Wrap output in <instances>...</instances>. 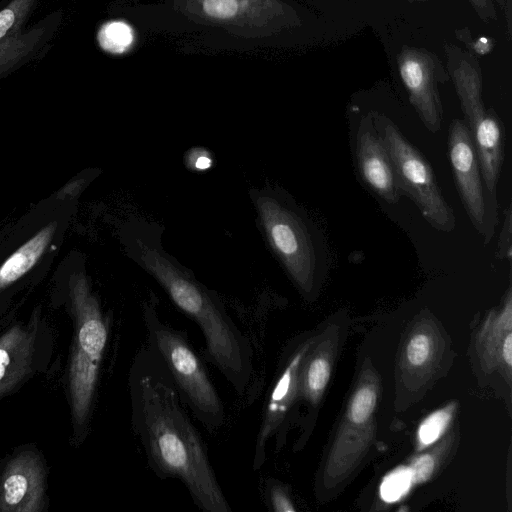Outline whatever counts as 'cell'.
<instances>
[{"label":"cell","instance_id":"1","mask_svg":"<svg viewBox=\"0 0 512 512\" xmlns=\"http://www.w3.org/2000/svg\"><path fill=\"white\" fill-rule=\"evenodd\" d=\"M128 389L131 426L153 473L161 480L181 481L202 511L231 512L205 442L169 372L147 345L132 360Z\"/></svg>","mask_w":512,"mask_h":512},{"label":"cell","instance_id":"2","mask_svg":"<svg viewBox=\"0 0 512 512\" xmlns=\"http://www.w3.org/2000/svg\"><path fill=\"white\" fill-rule=\"evenodd\" d=\"M162 234L163 227L157 223L129 218L121 233L126 255L198 325L205 341L206 359L239 396L244 395L254 371L249 339L233 321L220 296L164 249Z\"/></svg>","mask_w":512,"mask_h":512},{"label":"cell","instance_id":"3","mask_svg":"<svg viewBox=\"0 0 512 512\" xmlns=\"http://www.w3.org/2000/svg\"><path fill=\"white\" fill-rule=\"evenodd\" d=\"M259 230L298 291L310 299L323 275L324 252L304 210L277 186L251 188Z\"/></svg>","mask_w":512,"mask_h":512},{"label":"cell","instance_id":"4","mask_svg":"<svg viewBox=\"0 0 512 512\" xmlns=\"http://www.w3.org/2000/svg\"><path fill=\"white\" fill-rule=\"evenodd\" d=\"M142 318L146 345L163 362L186 408L210 433L218 431L225 422L224 404L186 331L160 318L153 297L143 302Z\"/></svg>","mask_w":512,"mask_h":512},{"label":"cell","instance_id":"5","mask_svg":"<svg viewBox=\"0 0 512 512\" xmlns=\"http://www.w3.org/2000/svg\"><path fill=\"white\" fill-rule=\"evenodd\" d=\"M74 315V338L69 363V391L73 421L78 430L87 425L99 370L108 340V325L97 297L83 273L69 281Z\"/></svg>","mask_w":512,"mask_h":512},{"label":"cell","instance_id":"6","mask_svg":"<svg viewBox=\"0 0 512 512\" xmlns=\"http://www.w3.org/2000/svg\"><path fill=\"white\" fill-rule=\"evenodd\" d=\"M448 75L458 94L478 156L483 183L494 195L502 163L504 128L497 114L482 101V78L475 56L455 45L445 48Z\"/></svg>","mask_w":512,"mask_h":512},{"label":"cell","instance_id":"7","mask_svg":"<svg viewBox=\"0 0 512 512\" xmlns=\"http://www.w3.org/2000/svg\"><path fill=\"white\" fill-rule=\"evenodd\" d=\"M377 128L392 161L397 183L417 205L425 219L437 230L450 232L456 219L425 157L385 117H378Z\"/></svg>","mask_w":512,"mask_h":512},{"label":"cell","instance_id":"8","mask_svg":"<svg viewBox=\"0 0 512 512\" xmlns=\"http://www.w3.org/2000/svg\"><path fill=\"white\" fill-rule=\"evenodd\" d=\"M314 337H301L285 349L278 366L277 375L270 388L262 412V419L255 441L252 467L260 469L267 458V446L275 439L280 448L292 411L299 400V379L303 360Z\"/></svg>","mask_w":512,"mask_h":512},{"label":"cell","instance_id":"9","mask_svg":"<svg viewBox=\"0 0 512 512\" xmlns=\"http://www.w3.org/2000/svg\"><path fill=\"white\" fill-rule=\"evenodd\" d=\"M449 159L462 203L476 228L489 243L494 234V206L486 199L484 183L474 142L465 122L454 119L449 128Z\"/></svg>","mask_w":512,"mask_h":512},{"label":"cell","instance_id":"10","mask_svg":"<svg viewBox=\"0 0 512 512\" xmlns=\"http://www.w3.org/2000/svg\"><path fill=\"white\" fill-rule=\"evenodd\" d=\"M397 65L409 100L423 124L430 132H438L443 119L438 83L448 80L449 75L435 55L419 48H403Z\"/></svg>","mask_w":512,"mask_h":512},{"label":"cell","instance_id":"11","mask_svg":"<svg viewBox=\"0 0 512 512\" xmlns=\"http://www.w3.org/2000/svg\"><path fill=\"white\" fill-rule=\"evenodd\" d=\"M44 504V465L35 453L23 452L9 461L0 478V511L40 512Z\"/></svg>","mask_w":512,"mask_h":512},{"label":"cell","instance_id":"12","mask_svg":"<svg viewBox=\"0 0 512 512\" xmlns=\"http://www.w3.org/2000/svg\"><path fill=\"white\" fill-rule=\"evenodd\" d=\"M356 160L366 184L384 201L396 204L401 190L389 153L371 116L365 118L358 129Z\"/></svg>","mask_w":512,"mask_h":512},{"label":"cell","instance_id":"13","mask_svg":"<svg viewBox=\"0 0 512 512\" xmlns=\"http://www.w3.org/2000/svg\"><path fill=\"white\" fill-rule=\"evenodd\" d=\"M37 319L14 325L0 337V397L30 372L35 354Z\"/></svg>","mask_w":512,"mask_h":512},{"label":"cell","instance_id":"14","mask_svg":"<svg viewBox=\"0 0 512 512\" xmlns=\"http://www.w3.org/2000/svg\"><path fill=\"white\" fill-rule=\"evenodd\" d=\"M512 299L509 288L504 306L491 312L477 339V350L487 371L502 365L511 374L512 365Z\"/></svg>","mask_w":512,"mask_h":512},{"label":"cell","instance_id":"15","mask_svg":"<svg viewBox=\"0 0 512 512\" xmlns=\"http://www.w3.org/2000/svg\"><path fill=\"white\" fill-rule=\"evenodd\" d=\"M334 358L332 340L313 339L300 370L299 400L315 406L321 400L329 381Z\"/></svg>","mask_w":512,"mask_h":512},{"label":"cell","instance_id":"16","mask_svg":"<svg viewBox=\"0 0 512 512\" xmlns=\"http://www.w3.org/2000/svg\"><path fill=\"white\" fill-rule=\"evenodd\" d=\"M56 227V222H51L43 227L0 265V291L16 282L34 267L51 242Z\"/></svg>","mask_w":512,"mask_h":512},{"label":"cell","instance_id":"17","mask_svg":"<svg viewBox=\"0 0 512 512\" xmlns=\"http://www.w3.org/2000/svg\"><path fill=\"white\" fill-rule=\"evenodd\" d=\"M438 350L435 331L425 325L412 330L403 351V365L407 370L424 372L436 358Z\"/></svg>","mask_w":512,"mask_h":512},{"label":"cell","instance_id":"18","mask_svg":"<svg viewBox=\"0 0 512 512\" xmlns=\"http://www.w3.org/2000/svg\"><path fill=\"white\" fill-rule=\"evenodd\" d=\"M376 377L366 372L357 384L348 403L346 417L355 426H362L370 420L378 400Z\"/></svg>","mask_w":512,"mask_h":512},{"label":"cell","instance_id":"19","mask_svg":"<svg viewBox=\"0 0 512 512\" xmlns=\"http://www.w3.org/2000/svg\"><path fill=\"white\" fill-rule=\"evenodd\" d=\"M340 432L330 455L329 472L336 475L342 474L345 477L348 471L353 469V465L360 460V456L368 444L369 436L363 440L349 441V433H346L344 429Z\"/></svg>","mask_w":512,"mask_h":512},{"label":"cell","instance_id":"20","mask_svg":"<svg viewBox=\"0 0 512 512\" xmlns=\"http://www.w3.org/2000/svg\"><path fill=\"white\" fill-rule=\"evenodd\" d=\"M134 30L124 21H110L99 30L98 41L102 49L112 54H123L134 42Z\"/></svg>","mask_w":512,"mask_h":512},{"label":"cell","instance_id":"21","mask_svg":"<svg viewBox=\"0 0 512 512\" xmlns=\"http://www.w3.org/2000/svg\"><path fill=\"white\" fill-rule=\"evenodd\" d=\"M455 404L451 403L430 414L418 428L417 442L419 449H423L435 441L447 430L455 411Z\"/></svg>","mask_w":512,"mask_h":512},{"label":"cell","instance_id":"22","mask_svg":"<svg viewBox=\"0 0 512 512\" xmlns=\"http://www.w3.org/2000/svg\"><path fill=\"white\" fill-rule=\"evenodd\" d=\"M200 12L215 21L236 20L244 9V0H198Z\"/></svg>","mask_w":512,"mask_h":512},{"label":"cell","instance_id":"23","mask_svg":"<svg viewBox=\"0 0 512 512\" xmlns=\"http://www.w3.org/2000/svg\"><path fill=\"white\" fill-rule=\"evenodd\" d=\"M449 442L450 441L447 440L446 444L443 446V441L441 447L439 445L433 450L420 455L413 460L411 466L409 467L412 484L423 483L433 475V473L439 467L441 454L445 453L447 444Z\"/></svg>","mask_w":512,"mask_h":512},{"label":"cell","instance_id":"24","mask_svg":"<svg viewBox=\"0 0 512 512\" xmlns=\"http://www.w3.org/2000/svg\"><path fill=\"white\" fill-rule=\"evenodd\" d=\"M412 484L409 468H399L385 477L381 484L380 493L387 502L398 500Z\"/></svg>","mask_w":512,"mask_h":512},{"label":"cell","instance_id":"25","mask_svg":"<svg viewBox=\"0 0 512 512\" xmlns=\"http://www.w3.org/2000/svg\"><path fill=\"white\" fill-rule=\"evenodd\" d=\"M264 496L269 508L275 512L296 511L287 488L275 479L266 480Z\"/></svg>","mask_w":512,"mask_h":512},{"label":"cell","instance_id":"26","mask_svg":"<svg viewBox=\"0 0 512 512\" xmlns=\"http://www.w3.org/2000/svg\"><path fill=\"white\" fill-rule=\"evenodd\" d=\"M511 205L504 211V222L502 229L499 233L497 248L495 256L499 260L508 259L511 260Z\"/></svg>","mask_w":512,"mask_h":512},{"label":"cell","instance_id":"27","mask_svg":"<svg viewBox=\"0 0 512 512\" xmlns=\"http://www.w3.org/2000/svg\"><path fill=\"white\" fill-rule=\"evenodd\" d=\"M478 15L485 21L495 18V10L491 0H469Z\"/></svg>","mask_w":512,"mask_h":512},{"label":"cell","instance_id":"28","mask_svg":"<svg viewBox=\"0 0 512 512\" xmlns=\"http://www.w3.org/2000/svg\"><path fill=\"white\" fill-rule=\"evenodd\" d=\"M491 47V42L487 38H480L474 44V50L479 54L487 53Z\"/></svg>","mask_w":512,"mask_h":512}]
</instances>
